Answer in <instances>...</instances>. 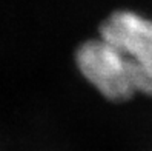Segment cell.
<instances>
[{"instance_id": "obj_2", "label": "cell", "mask_w": 152, "mask_h": 151, "mask_svg": "<svg viewBox=\"0 0 152 151\" xmlns=\"http://www.w3.org/2000/svg\"><path fill=\"white\" fill-rule=\"evenodd\" d=\"M75 63L82 76L111 102H126L138 94L129 69L111 43L98 35L86 40L75 52Z\"/></svg>"}, {"instance_id": "obj_1", "label": "cell", "mask_w": 152, "mask_h": 151, "mask_svg": "<svg viewBox=\"0 0 152 151\" xmlns=\"http://www.w3.org/2000/svg\"><path fill=\"white\" fill-rule=\"evenodd\" d=\"M98 35L117 51L138 94L152 97V19L134 11H117L102 23Z\"/></svg>"}]
</instances>
